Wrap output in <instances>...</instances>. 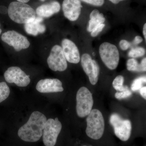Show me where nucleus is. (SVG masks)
<instances>
[{
  "mask_svg": "<svg viewBox=\"0 0 146 146\" xmlns=\"http://www.w3.org/2000/svg\"><path fill=\"white\" fill-rule=\"evenodd\" d=\"M81 65L91 84L96 85L100 74L99 66L96 61L92 59L90 55L85 53L82 56Z\"/></svg>",
  "mask_w": 146,
  "mask_h": 146,
  "instance_id": "obj_11",
  "label": "nucleus"
},
{
  "mask_svg": "<svg viewBox=\"0 0 146 146\" xmlns=\"http://www.w3.org/2000/svg\"><path fill=\"white\" fill-rule=\"evenodd\" d=\"M87 146L84 145V146Z\"/></svg>",
  "mask_w": 146,
  "mask_h": 146,
  "instance_id": "obj_37",
  "label": "nucleus"
},
{
  "mask_svg": "<svg viewBox=\"0 0 146 146\" xmlns=\"http://www.w3.org/2000/svg\"><path fill=\"white\" fill-rule=\"evenodd\" d=\"M46 121V117L42 112L38 111L33 112L28 121L19 128L18 136L25 142H37L42 136Z\"/></svg>",
  "mask_w": 146,
  "mask_h": 146,
  "instance_id": "obj_1",
  "label": "nucleus"
},
{
  "mask_svg": "<svg viewBox=\"0 0 146 146\" xmlns=\"http://www.w3.org/2000/svg\"><path fill=\"white\" fill-rule=\"evenodd\" d=\"M62 48L66 60L70 63L77 64L80 60L78 48L72 41L65 39L62 42Z\"/></svg>",
  "mask_w": 146,
  "mask_h": 146,
  "instance_id": "obj_14",
  "label": "nucleus"
},
{
  "mask_svg": "<svg viewBox=\"0 0 146 146\" xmlns=\"http://www.w3.org/2000/svg\"><path fill=\"white\" fill-rule=\"evenodd\" d=\"M145 54V50L142 47H137L131 50L128 53V56L130 57H141Z\"/></svg>",
  "mask_w": 146,
  "mask_h": 146,
  "instance_id": "obj_22",
  "label": "nucleus"
},
{
  "mask_svg": "<svg viewBox=\"0 0 146 146\" xmlns=\"http://www.w3.org/2000/svg\"><path fill=\"white\" fill-rule=\"evenodd\" d=\"M143 34L145 39L146 40V24L144 25L143 29Z\"/></svg>",
  "mask_w": 146,
  "mask_h": 146,
  "instance_id": "obj_32",
  "label": "nucleus"
},
{
  "mask_svg": "<svg viewBox=\"0 0 146 146\" xmlns=\"http://www.w3.org/2000/svg\"><path fill=\"white\" fill-rule=\"evenodd\" d=\"M5 79L9 83H14L19 87H26L30 83L29 76L18 67H11L4 73Z\"/></svg>",
  "mask_w": 146,
  "mask_h": 146,
  "instance_id": "obj_10",
  "label": "nucleus"
},
{
  "mask_svg": "<svg viewBox=\"0 0 146 146\" xmlns=\"http://www.w3.org/2000/svg\"><path fill=\"white\" fill-rule=\"evenodd\" d=\"M9 18L18 24H27L33 22L36 17V11L25 3L18 1L11 3L8 9Z\"/></svg>",
  "mask_w": 146,
  "mask_h": 146,
  "instance_id": "obj_2",
  "label": "nucleus"
},
{
  "mask_svg": "<svg viewBox=\"0 0 146 146\" xmlns=\"http://www.w3.org/2000/svg\"><path fill=\"white\" fill-rule=\"evenodd\" d=\"M119 46L123 50H126L130 47V44L127 40L122 39L119 42Z\"/></svg>",
  "mask_w": 146,
  "mask_h": 146,
  "instance_id": "obj_26",
  "label": "nucleus"
},
{
  "mask_svg": "<svg viewBox=\"0 0 146 146\" xmlns=\"http://www.w3.org/2000/svg\"><path fill=\"white\" fill-rule=\"evenodd\" d=\"M76 100V110L78 116L80 118L88 116L94 105V100L91 91L86 87H81L77 92Z\"/></svg>",
  "mask_w": 146,
  "mask_h": 146,
  "instance_id": "obj_4",
  "label": "nucleus"
},
{
  "mask_svg": "<svg viewBox=\"0 0 146 146\" xmlns=\"http://www.w3.org/2000/svg\"><path fill=\"white\" fill-rule=\"evenodd\" d=\"M124 78L122 76L119 75L116 77L112 82V86L117 91H122L128 89L127 86L123 85Z\"/></svg>",
  "mask_w": 146,
  "mask_h": 146,
  "instance_id": "obj_17",
  "label": "nucleus"
},
{
  "mask_svg": "<svg viewBox=\"0 0 146 146\" xmlns=\"http://www.w3.org/2000/svg\"><path fill=\"white\" fill-rule=\"evenodd\" d=\"M146 76L140 77L134 80L131 85L132 91H136L140 90L143 87V84L146 83Z\"/></svg>",
  "mask_w": 146,
  "mask_h": 146,
  "instance_id": "obj_21",
  "label": "nucleus"
},
{
  "mask_svg": "<svg viewBox=\"0 0 146 146\" xmlns=\"http://www.w3.org/2000/svg\"><path fill=\"white\" fill-rule=\"evenodd\" d=\"M99 53L102 61L108 69L114 70L117 68L119 53L116 46L109 42H104L100 46Z\"/></svg>",
  "mask_w": 146,
  "mask_h": 146,
  "instance_id": "obj_5",
  "label": "nucleus"
},
{
  "mask_svg": "<svg viewBox=\"0 0 146 146\" xmlns=\"http://www.w3.org/2000/svg\"><path fill=\"white\" fill-rule=\"evenodd\" d=\"M1 39L3 42L13 47L17 52L28 48L30 45L26 36L14 31H9L3 33Z\"/></svg>",
  "mask_w": 146,
  "mask_h": 146,
  "instance_id": "obj_9",
  "label": "nucleus"
},
{
  "mask_svg": "<svg viewBox=\"0 0 146 146\" xmlns=\"http://www.w3.org/2000/svg\"><path fill=\"white\" fill-rule=\"evenodd\" d=\"M109 1H111V2L113 3L117 4L119 3L120 1H124V0H109Z\"/></svg>",
  "mask_w": 146,
  "mask_h": 146,
  "instance_id": "obj_33",
  "label": "nucleus"
},
{
  "mask_svg": "<svg viewBox=\"0 0 146 146\" xmlns=\"http://www.w3.org/2000/svg\"><path fill=\"white\" fill-rule=\"evenodd\" d=\"M82 7L80 0H64L62 4L64 16L71 21L78 20Z\"/></svg>",
  "mask_w": 146,
  "mask_h": 146,
  "instance_id": "obj_12",
  "label": "nucleus"
},
{
  "mask_svg": "<svg viewBox=\"0 0 146 146\" xmlns=\"http://www.w3.org/2000/svg\"><path fill=\"white\" fill-rule=\"evenodd\" d=\"M18 2L23 3H27L30 0H17Z\"/></svg>",
  "mask_w": 146,
  "mask_h": 146,
  "instance_id": "obj_34",
  "label": "nucleus"
},
{
  "mask_svg": "<svg viewBox=\"0 0 146 146\" xmlns=\"http://www.w3.org/2000/svg\"><path fill=\"white\" fill-rule=\"evenodd\" d=\"M43 21V18L38 16L36 17L34 21L31 23L25 24L24 28L27 33L31 35L36 36L39 33H44L46 28L44 25L42 24Z\"/></svg>",
  "mask_w": 146,
  "mask_h": 146,
  "instance_id": "obj_16",
  "label": "nucleus"
},
{
  "mask_svg": "<svg viewBox=\"0 0 146 146\" xmlns=\"http://www.w3.org/2000/svg\"><path fill=\"white\" fill-rule=\"evenodd\" d=\"M110 122L114 128L115 135L120 140L127 141L131 135L132 126L129 120L124 119L118 114H112L110 118Z\"/></svg>",
  "mask_w": 146,
  "mask_h": 146,
  "instance_id": "obj_7",
  "label": "nucleus"
},
{
  "mask_svg": "<svg viewBox=\"0 0 146 146\" xmlns=\"http://www.w3.org/2000/svg\"><path fill=\"white\" fill-rule=\"evenodd\" d=\"M105 26V25L104 24H101L98 25L94 30L91 32V36L93 37H96L98 36V35L103 30Z\"/></svg>",
  "mask_w": 146,
  "mask_h": 146,
  "instance_id": "obj_25",
  "label": "nucleus"
},
{
  "mask_svg": "<svg viewBox=\"0 0 146 146\" xmlns=\"http://www.w3.org/2000/svg\"><path fill=\"white\" fill-rule=\"evenodd\" d=\"M140 93L141 96L143 97L144 99H146V87L145 86L142 87L140 89Z\"/></svg>",
  "mask_w": 146,
  "mask_h": 146,
  "instance_id": "obj_28",
  "label": "nucleus"
},
{
  "mask_svg": "<svg viewBox=\"0 0 146 146\" xmlns=\"http://www.w3.org/2000/svg\"><path fill=\"white\" fill-rule=\"evenodd\" d=\"M143 38L140 36H136L134 38V41H133V43L135 44H140L142 42H143Z\"/></svg>",
  "mask_w": 146,
  "mask_h": 146,
  "instance_id": "obj_30",
  "label": "nucleus"
},
{
  "mask_svg": "<svg viewBox=\"0 0 146 146\" xmlns=\"http://www.w3.org/2000/svg\"><path fill=\"white\" fill-rule=\"evenodd\" d=\"M84 2L95 6L100 7L103 5L104 3V0H81Z\"/></svg>",
  "mask_w": 146,
  "mask_h": 146,
  "instance_id": "obj_24",
  "label": "nucleus"
},
{
  "mask_svg": "<svg viewBox=\"0 0 146 146\" xmlns=\"http://www.w3.org/2000/svg\"><path fill=\"white\" fill-rule=\"evenodd\" d=\"M146 58H144L141 61L140 65L141 69H142V72H146Z\"/></svg>",
  "mask_w": 146,
  "mask_h": 146,
  "instance_id": "obj_29",
  "label": "nucleus"
},
{
  "mask_svg": "<svg viewBox=\"0 0 146 146\" xmlns=\"http://www.w3.org/2000/svg\"><path fill=\"white\" fill-rule=\"evenodd\" d=\"M62 127V124L57 117L54 119L47 120L42 135L43 143L45 146L55 145Z\"/></svg>",
  "mask_w": 146,
  "mask_h": 146,
  "instance_id": "obj_6",
  "label": "nucleus"
},
{
  "mask_svg": "<svg viewBox=\"0 0 146 146\" xmlns=\"http://www.w3.org/2000/svg\"><path fill=\"white\" fill-rule=\"evenodd\" d=\"M47 61L49 68L54 72H63L68 68L63 50L58 45H55L52 47Z\"/></svg>",
  "mask_w": 146,
  "mask_h": 146,
  "instance_id": "obj_8",
  "label": "nucleus"
},
{
  "mask_svg": "<svg viewBox=\"0 0 146 146\" xmlns=\"http://www.w3.org/2000/svg\"><path fill=\"white\" fill-rule=\"evenodd\" d=\"M106 21L103 14L100 18L94 20H91L89 22V26L87 27V30L89 32H91L98 25L101 24H103Z\"/></svg>",
  "mask_w": 146,
  "mask_h": 146,
  "instance_id": "obj_19",
  "label": "nucleus"
},
{
  "mask_svg": "<svg viewBox=\"0 0 146 146\" xmlns=\"http://www.w3.org/2000/svg\"><path fill=\"white\" fill-rule=\"evenodd\" d=\"M10 89L4 82H0V103L5 100L9 96Z\"/></svg>",
  "mask_w": 146,
  "mask_h": 146,
  "instance_id": "obj_18",
  "label": "nucleus"
},
{
  "mask_svg": "<svg viewBox=\"0 0 146 146\" xmlns=\"http://www.w3.org/2000/svg\"><path fill=\"white\" fill-rule=\"evenodd\" d=\"M132 93L129 89L122 91H117L115 94V97L117 99L121 100L130 97Z\"/></svg>",
  "mask_w": 146,
  "mask_h": 146,
  "instance_id": "obj_23",
  "label": "nucleus"
},
{
  "mask_svg": "<svg viewBox=\"0 0 146 146\" xmlns=\"http://www.w3.org/2000/svg\"><path fill=\"white\" fill-rule=\"evenodd\" d=\"M127 68L128 70L132 72H142L140 64L134 58H131L127 60Z\"/></svg>",
  "mask_w": 146,
  "mask_h": 146,
  "instance_id": "obj_20",
  "label": "nucleus"
},
{
  "mask_svg": "<svg viewBox=\"0 0 146 146\" xmlns=\"http://www.w3.org/2000/svg\"><path fill=\"white\" fill-rule=\"evenodd\" d=\"M63 84L58 79L41 80L36 84V89L41 93H57L64 90Z\"/></svg>",
  "mask_w": 146,
  "mask_h": 146,
  "instance_id": "obj_13",
  "label": "nucleus"
},
{
  "mask_svg": "<svg viewBox=\"0 0 146 146\" xmlns=\"http://www.w3.org/2000/svg\"><path fill=\"white\" fill-rule=\"evenodd\" d=\"M86 135L94 140L102 138L105 129V121L103 116L99 110L92 109L86 119Z\"/></svg>",
  "mask_w": 146,
  "mask_h": 146,
  "instance_id": "obj_3",
  "label": "nucleus"
},
{
  "mask_svg": "<svg viewBox=\"0 0 146 146\" xmlns=\"http://www.w3.org/2000/svg\"><path fill=\"white\" fill-rule=\"evenodd\" d=\"M41 1H45V0H41Z\"/></svg>",
  "mask_w": 146,
  "mask_h": 146,
  "instance_id": "obj_36",
  "label": "nucleus"
},
{
  "mask_svg": "<svg viewBox=\"0 0 146 146\" xmlns=\"http://www.w3.org/2000/svg\"><path fill=\"white\" fill-rule=\"evenodd\" d=\"M0 27H1V25H0ZM1 32H2L1 29H0V34H1Z\"/></svg>",
  "mask_w": 146,
  "mask_h": 146,
  "instance_id": "obj_35",
  "label": "nucleus"
},
{
  "mask_svg": "<svg viewBox=\"0 0 146 146\" xmlns=\"http://www.w3.org/2000/svg\"><path fill=\"white\" fill-rule=\"evenodd\" d=\"M8 12V9H7L6 7L3 6H0V13L2 14H5Z\"/></svg>",
  "mask_w": 146,
  "mask_h": 146,
  "instance_id": "obj_31",
  "label": "nucleus"
},
{
  "mask_svg": "<svg viewBox=\"0 0 146 146\" xmlns=\"http://www.w3.org/2000/svg\"><path fill=\"white\" fill-rule=\"evenodd\" d=\"M60 6L59 3L53 1L48 3L39 6L36 10V14L42 18H49L60 11Z\"/></svg>",
  "mask_w": 146,
  "mask_h": 146,
  "instance_id": "obj_15",
  "label": "nucleus"
},
{
  "mask_svg": "<svg viewBox=\"0 0 146 146\" xmlns=\"http://www.w3.org/2000/svg\"><path fill=\"white\" fill-rule=\"evenodd\" d=\"M103 13H100V11L98 9H94L91 12L90 15L91 20L98 19L102 15Z\"/></svg>",
  "mask_w": 146,
  "mask_h": 146,
  "instance_id": "obj_27",
  "label": "nucleus"
}]
</instances>
